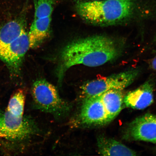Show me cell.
Listing matches in <instances>:
<instances>
[{
	"instance_id": "cell-18",
	"label": "cell",
	"mask_w": 156,
	"mask_h": 156,
	"mask_svg": "<svg viewBox=\"0 0 156 156\" xmlns=\"http://www.w3.org/2000/svg\"><path fill=\"white\" fill-rule=\"evenodd\" d=\"M154 41H155V42H156V37H155V38Z\"/></svg>"
},
{
	"instance_id": "cell-4",
	"label": "cell",
	"mask_w": 156,
	"mask_h": 156,
	"mask_svg": "<svg viewBox=\"0 0 156 156\" xmlns=\"http://www.w3.org/2000/svg\"><path fill=\"white\" fill-rule=\"evenodd\" d=\"M140 73L139 69L132 68L87 82L82 87V98L83 100L98 96L110 90H123L133 82Z\"/></svg>"
},
{
	"instance_id": "cell-8",
	"label": "cell",
	"mask_w": 156,
	"mask_h": 156,
	"mask_svg": "<svg viewBox=\"0 0 156 156\" xmlns=\"http://www.w3.org/2000/svg\"><path fill=\"white\" fill-rule=\"evenodd\" d=\"M128 133L136 141L156 143V115L146 114L136 118L130 124Z\"/></svg>"
},
{
	"instance_id": "cell-12",
	"label": "cell",
	"mask_w": 156,
	"mask_h": 156,
	"mask_svg": "<svg viewBox=\"0 0 156 156\" xmlns=\"http://www.w3.org/2000/svg\"><path fill=\"white\" fill-rule=\"evenodd\" d=\"M99 154L104 156H136V152L117 140L103 136L98 139Z\"/></svg>"
},
{
	"instance_id": "cell-10",
	"label": "cell",
	"mask_w": 156,
	"mask_h": 156,
	"mask_svg": "<svg viewBox=\"0 0 156 156\" xmlns=\"http://www.w3.org/2000/svg\"><path fill=\"white\" fill-rule=\"evenodd\" d=\"M51 20L52 16L34 19L28 34L30 48H38L48 38Z\"/></svg>"
},
{
	"instance_id": "cell-11",
	"label": "cell",
	"mask_w": 156,
	"mask_h": 156,
	"mask_svg": "<svg viewBox=\"0 0 156 156\" xmlns=\"http://www.w3.org/2000/svg\"><path fill=\"white\" fill-rule=\"evenodd\" d=\"M122 90H110L102 94V102L110 122L118 116L124 105V96Z\"/></svg>"
},
{
	"instance_id": "cell-9",
	"label": "cell",
	"mask_w": 156,
	"mask_h": 156,
	"mask_svg": "<svg viewBox=\"0 0 156 156\" xmlns=\"http://www.w3.org/2000/svg\"><path fill=\"white\" fill-rule=\"evenodd\" d=\"M153 84L148 81L137 89L128 93L124 98V105L129 108L141 110L147 108L154 101Z\"/></svg>"
},
{
	"instance_id": "cell-13",
	"label": "cell",
	"mask_w": 156,
	"mask_h": 156,
	"mask_svg": "<svg viewBox=\"0 0 156 156\" xmlns=\"http://www.w3.org/2000/svg\"><path fill=\"white\" fill-rule=\"evenodd\" d=\"M25 30L24 21L21 18L5 24L0 29V49L16 40Z\"/></svg>"
},
{
	"instance_id": "cell-6",
	"label": "cell",
	"mask_w": 156,
	"mask_h": 156,
	"mask_svg": "<svg viewBox=\"0 0 156 156\" xmlns=\"http://www.w3.org/2000/svg\"><path fill=\"white\" fill-rule=\"evenodd\" d=\"M30 43L26 30L20 36L0 49V59L4 63L12 77L20 75L23 61Z\"/></svg>"
},
{
	"instance_id": "cell-17",
	"label": "cell",
	"mask_w": 156,
	"mask_h": 156,
	"mask_svg": "<svg viewBox=\"0 0 156 156\" xmlns=\"http://www.w3.org/2000/svg\"><path fill=\"white\" fill-rule=\"evenodd\" d=\"M75 1L78 2V1H97V0H75Z\"/></svg>"
},
{
	"instance_id": "cell-1",
	"label": "cell",
	"mask_w": 156,
	"mask_h": 156,
	"mask_svg": "<svg viewBox=\"0 0 156 156\" xmlns=\"http://www.w3.org/2000/svg\"><path fill=\"white\" fill-rule=\"evenodd\" d=\"M123 48L121 42L107 35H94L72 41L60 54L56 69L59 85L70 68L80 64L89 67L104 65L119 57Z\"/></svg>"
},
{
	"instance_id": "cell-15",
	"label": "cell",
	"mask_w": 156,
	"mask_h": 156,
	"mask_svg": "<svg viewBox=\"0 0 156 156\" xmlns=\"http://www.w3.org/2000/svg\"><path fill=\"white\" fill-rule=\"evenodd\" d=\"M34 19L52 16L54 9L53 0H34Z\"/></svg>"
},
{
	"instance_id": "cell-7",
	"label": "cell",
	"mask_w": 156,
	"mask_h": 156,
	"mask_svg": "<svg viewBox=\"0 0 156 156\" xmlns=\"http://www.w3.org/2000/svg\"><path fill=\"white\" fill-rule=\"evenodd\" d=\"M78 121L86 126H102L110 122L102 100V95L83 100Z\"/></svg>"
},
{
	"instance_id": "cell-16",
	"label": "cell",
	"mask_w": 156,
	"mask_h": 156,
	"mask_svg": "<svg viewBox=\"0 0 156 156\" xmlns=\"http://www.w3.org/2000/svg\"><path fill=\"white\" fill-rule=\"evenodd\" d=\"M149 64V67L156 71V56L150 60Z\"/></svg>"
},
{
	"instance_id": "cell-14",
	"label": "cell",
	"mask_w": 156,
	"mask_h": 156,
	"mask_svg": "<svg viewBox=\"0 0 156 156\" xmlns=\"http://www.w3.org/2000/svg\"><path fill=\"white\" fill-rule=\"evenodd\" d=\"M25 95L22 90H19L12 96L6 110L12 115L22 117L24 114Z\"/></svg>"
},
{
	"instance_id": "cell-2",
	"label": "cell",
	"mask_w": 156,
	"mask_h": 156,
	"mask_svg": "<svg viewBox=\"0 0 156 156\" xmlns=\"http://www.w3.org/2000/svg\"><path fill=\"white\" fill-rule=\"evenodd\" d=\"M136 6V0H97L77 2L76 9L85 22L95 26L108 27L130 20Z\"/></svg>"
},
{
	"instance_id": "cell-5",
	"label": "cell",
	"mask_w": 156,
	"mask_h": 156,
	"mask_svg": "<svg viewBox=\"0 0 156 156\" xmlns=\"http://www.w3.org/2000/svg\"><path fill=\"white\" fill-rule=\"evenodd\" d=\"M36 130L30 119L16 117L0 109V137L13 141H24L34 134Z\"/></svg>"
},
{
	"instance_id": "cell-3",
	"label": "cell",
	"mask_w": 156,
	"mask_h": 156,
	"mask_svg": "<svg viewBox=\"0 0 156 156\" xmlns=\"http://www.w3.org/2000/svg\"><path fill=\"white\" fill-rule=\"evenodd\" d=\"M32 90L35 105L43 112L58 117L69 112L70 105L61 98L55 87L46 80H37L33 84Z\"/></svg>"
}]
</instances>
